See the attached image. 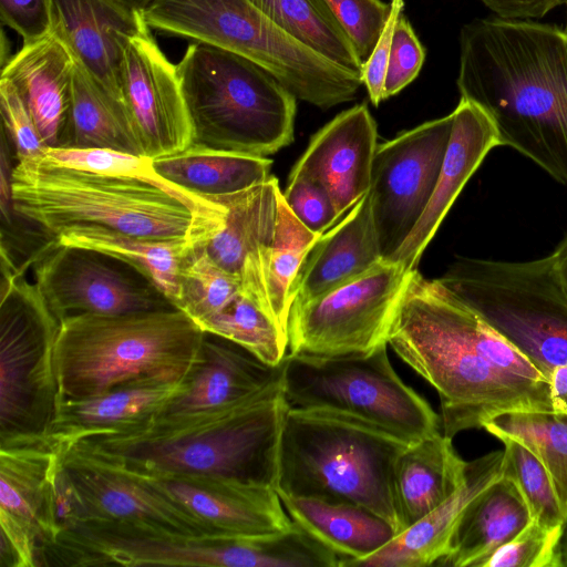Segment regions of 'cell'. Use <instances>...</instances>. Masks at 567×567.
I'll list each match as a JSON object with an SVG mask.
<instances>
[{
    "label": "cell",
    "mask_w": 567,
    "mask_h": 567,
    "mask_svg": "<svg viewBox=\"0 0 567 567\" xmlns=\"http://www.w3.org/2000/svg\"><path fill=\"white\" fill-rule=\"evenodd\" d=\"M388 344L436 390L447 437L481 429L503 412L556 409L537 368L437 279L416 269L409 275Z\"/></svg>",
    "instance_id": "1"
},
{
    "label": "cell",
    "mask_w": 567,
    "mask_h": 567,
    "mask_svg": "<svg viewBox=\"0 0 567 567\" xmlns=\"http://www.w3.org/2000/svg\"><path fill=\"white\" fill-rule=\"evenodd\" d=\"M456 85L489 116L499 146L567 187V31L529 20L474 19L460 32Z\"/></svg>",
    "instance_id": "2"
},
{
    "label": "cell",
    "mask_w": 567,
    "mask_h": 567,
    "mask_svg": "<svg viewBox=\"0 0 567 567\" xmlns=\"http://www.w3.org/2000/svg\"><path fill=\"white\" fill-rule=\"evenodd\" d=\"M11 193L16 212L55 237L66 228L100 226L196 245L225 213L207 215L146 181L70 167L44 154L16 163Z\"/></svg>",
    "instance_id": "3"
},
{
    "label": "cell",
    "mask_w": 567,
    "mask_h": 567,
    "mask_svg": "<svg viewBox=\"0 0 567 567\" xmlns=\"http://www.w3.org/2000/svg\"><path fill=\"white\" fill-rule=\"evenodd\" d=\"M287 411L280 391L217 417L147 423L66 444L128 468L210 476L277 491Z\"/></svg>",
    "instance_id": "4"
},
{
    "label": "cell",
    "mask_w": 567,
    "mask_h": 567,
    "mask_svg": "<svg viewBox=\"0 0 567 567\" xmlns=\"http://www.w3.org/2000/svg\"><path fill=\"white\" fill-rule=\"evenodd\" d=\"M204 338L177 308L68 318L53 349L56 404L124 385L182 383L200 358Z\"/></svg>",
    "instance_id": "5"
},
{
    "label": "cell",
    "mask_w": 567,
    "mask_h": 567,
    "mask_svg": "<svg viewBox=\"0 0 567 567\" xmlns=\"http://www.w3.org/2000/svg\"><path fill=\"white\" fill-rule=\"evenodd\" d=\"M406 446L350 417L288 408L280 437L277 493L362 506L398 529L392 472Z\"/></svg>",
    "instance_id": "6"
},
{
    "label": "cell",
    "mask_w": 567,
    "mask_h": 567,
    "mask_svg": "<svg viewBox=\"0 0 567 567\" xmlns=\"http://www.w3.org/2000/svg\"><path fill=\"white\" fill-rule=\"evenodd\" d=\"M176 66L190 144L266 157L293 141L297 97L256 62L196 42Z\"/></svg>",
    "instance_id": "7"
},
{
    "label": "cell",
    "mask_w": 567,
    "mask_h": 567,
    "mask_svg": "<svg viewBox=\"0 0 567 567\" xmlns=\"http://www.w3.org/2000/svg\"><path fill=\"white\" fill-rule=\"evenodd\" d=\"M437 280L546 380L567 367V293L553 254L528 261L457 257Z\"/></svg>",
    "instance_id": "8"
},
{
    "label": "cell",
    "mask_w": 567,
    "mask_h": 567,
    "mask_svg": "<svg viewBox=\"0 0 567 567\" xmlns=\"http://www.w3.org/2000/svg\"><path fill=\"white\" fill-rule=\"evenodd\" d=\"M282 393L289 409L350 417L406 445L440 433L439 415L394 371L388 343L363 354L287 353Z\"/></svg>",
    "instance_id": "9"
},
{
    "label": "cell",
    "mask_w": 567,
    "mask_h": 567,
    "mask_svg": "<svg viewBox=\"0 0 567 567\" xmlns=\"http://www.w3.org/2000/svg\"><path fill=\"white\" fill-rule=\"evenodd\" d=\"M296 558L287 533L202 537L142 523L89 520L60 529L42 550L41 566L289 567Z\"/></svg>",
    "instance_id": "10"
},
{
    "label": "cell",
    "mask_w": 567,
    "mask_h": 567,
    "mask_svg": "<svg viewBox=\"0 0 567 567\" xmlns=\"http://www.w3.org/2000/svg\"><path fill=\"white\" fill-rule=\"evenodd\" d=\"M148 28L240 54L270 72L297 100L315 106L339 87L343 72L282 31L251 0H154Z\"/></svg>",
    "instance_id": "11"
},
{
    "label": "cell",
    "mask_w": 567,
    "mask_h": 567,
    "mask_svg": "<svg viewBox=\"0 0 567 567\" xmlns=\"http://www.w3.org/2000/svg\"><path fill=\"white\" fill-rule=\"evenodd\" d=\"M0 445L45 437L58 389L53 349L60 328L37 284L0 286Z\"/></svg>",
    "instance_id": "12"
},
{
    "label": "cell",
    "mask_w": 567,
    "mask_h": 567,
    "mask_svg": "<svg viewBox=\"0 0 567 567\" xmlns=\"http://www.w3.org/2000/svg\"><path fill=\"white\" fill-rule=\"evenodd\" d=\"M411 271L399 262L382 259L353 281L310 300L292 302L287 353L363 354L388 343L389 329Z\"/></svg>",
    "instance_id": "13"
},
{
    "label": "cell",
    "mask_w": 567,
    "mask_h": 567,
    "mask_svg": "<svg viewBox=\"0 0 567 567\" xmlns=\"http://www.w3.org/2000/svg\"><path fill=\"white\" fill-rule=\"evenodd\" d=\"M55 509L60 529L89 520L134 522L219 537L183 508L114 464L74 445L55 444ZM225 538V537H220Z\"/></svg>",
    "instance_id": "14"
},
{
    "label": "cell",
    "mask_w": 567,
    "mask_h": 567,
    "mask_svg": "<svg viewBox=\"0 0 567 567\" xmlns=\"http://www.w3.org/2000/svg\"><path fill=\"white\" fill-rule=\"evenodd\" d=\"M33 267L35 284L59 322L176 308L142 271L100 250L55 243Z\"/></svg>",
    "instance_id": "15"
},
{
    "label": "cell",
    "mask_w": 567,
    "mask_h": 567,
    "mask_svg": "<svg viewBox=\"0 0 567 567\" xmlns=\"http://www.w3.org/2000/svg\"><path fill=\"white\" fill-rule=\"evenodd\" d=\"M453 114L378 144L368 194L381 252L389 259L424 213L450 142Z\"/></svg>",
    "instance_id": "16"
},
{
    "label": "cell",
    "mask_w": 567,
    "mask_h": 567,
    "mask_svg": "<svg viewBox=\"0 0 567 567\" xmlns=\"http://www.w3.org/2000/svg\"><path fill=\"white\" fill-rule=\"evenodd\" d=\"M58 447L47 437L0 445V566L38 567L58 535Z\"/></svg>",
    "instance_id": "17"
},
{
    "label": "cell",
    "mask_w": 567,
    "mask_h": 567,
    "mask_svg": "<svg viewBox=\"0 0 567 567\" xmlns=\"http://www.w3.org/2000/svg\"><path fill=\"white\" fill-rule=\"evenodd\" d=\"M284 360L268 364L243 347L205 332L198 362L183 389L150 423H183L225 415L282 391Z\"/></svg>",
    "instance_id": "18"
},
{
    "label": "cell",
    "mask_w": 567,
    "mask_h": 567,
    "mask_svg": "<svg viewBox=\"0 0 567 567\" xmlns=\"http://www.w3.org/2000/svg\"><path fill=\"white\" fill-rule=\"evenodd\" d=\"M112 464L183 508L219 537L277 534L293 524L274 488L210 476L147 472Z\"/></svg>",
    "instance_id": "19"
},
{
    "label": "cell",
    "mask_w": 567,
    "mask_h": 567,
    "mask_svg": "<svg viewBox=\"0 0 567 567\" xmlns=\"http://www.w3.org/2000/svg\"><path fill=\"white\" fill-rule=\"evenodd\" d=\"M121 89L145 157L169 155L190 145L192 124L177 66L150 30L127 41Z\"/></svg>",
    "instance_id": "20"
},
{
    "label": "cell",
    "mask_w": 567,
    "mask_h": 567,
    "mask_svg": "<svg viewBox=\"0 0 567 567\" xmlns=\"http://www.w3.org/2000/svg\"><path fill=\"white\" fill-rule=\"evenodd\" d=\"M377 138V124L368 106L357 104L311 137L289 177L320 184L342 217L369 189Z\"/></svg>",
    "instance_id": "21"
},
{
    "label": "cell",
    "mask_w": 567,
    "mask_h": 567,
    "mask_svg": "<svg viewBox=\"0 0 567 567\" xmlns=\"http://www.w3.org/2000/svg\"><path fill=\"white\" fill-rule=\"evenodd\" d=\"M275 176L241 192L210 199L225 206L219 226L202 243L220 267L240 278L241 291L271 312L264 276V257L276 228L278 196Z\"/></svg>",
    "instance_id": "22"
},
{
    "label": "cell",
    "mask_w": 567,
    "mask_h": 567,
    "mask_svg": "<svg viewBox=\"0 0 567 567\" xmlns=\"http://www.w3.org/2000/svg\"><path fill=\"white\" fill-rule=\"evenodd\" d=\"M51 32L74 61L123 99L121 71L127 41L148 31L142 13L114 0H52ZM124 100V99H123Z\"/></svg>",
    "instance_id": "23"
},
{
    "label": "cell",
    "mask_w": 567,
    "mask_h": 567,
    "mask_svg": "<svg viewBox=\"0 0 567 567\" xmlns=\"http://www.w3.org/2000/svg\"><path fill=\"white\" fill-rule=\"evenodd\" d=\"M452 114L450 142L430 202L408 238L389 258L409 271L416 269L424 249L471 176L491 150L499 146L496 128L480 106L461 97Z\"/></svg>",
    "instance_id": "24"
},
{
    "label": "cell",
    "mask_w": 567,
    "mask_h": 567,
    "mask_svg": "<svg viewBox=\"0 0 567 567\" xmlns=\"http://www.w3.org/2000/svg\"><path fill=\"white\" fill-rule=\"evenodd\" d=\"M75 61L52 32L22 48L3 64L1 78L17 89L47 148L61 147L66 131Z\"/></svg>",
    "instance_id": "25"
},
{
    "label": "cell",
    "mask_w": 567,
    "mask_h": 567,
    "mask_svg": "<svg viewBox=\"0 0 567 567\" xmlns=\"http://www.w3.org/2000/svg\"><path fill=\"white\" fill-rule=\"evenodd\" d=\"M382 259L367 192L346 217L317 239L297 277L292 302L310 300L353 281Z\"/></svg>",
    "instance_id": "26"
},
{
    "label": "cell",
    "mask_w": 567,
    "mask_h": 567,
    "mask_svg": "<svg viewBox=\"0 0 567 567\" xmlns=\"http://www.w3.org/2000/svg\"><path fill=\"white\" fill-rule=\"evenodd\" d=\"M504 451L466 462L462 485L421 520L394 536L378 551L359 560L361 567H424L446 554L454 527L468 503L503 475Z\"/></svg>",
    "instance_id": "27"
},
{
    "label": "cell",
    "mask_w": 567,
    "mask_h": 567,
    "mask_svg": "<svg viewBox=\"0 0 567 567\" xmlns=\"http://www.w3.org/2000/svg\"><path fill=\"white\" fill-rule=\"evenodd\" d=\"M184 383L131 384L89 399L60 401L45 437L62 444L137 430L150 423Z\"/></svg>",
    "instance_id": "28"
},
{
    "label": "cell",
    "mask_w": 567,
    "mask_h": 567,
    "mask_svg": "<svg viewBox=\"0 0 567 567\" xmlns=\"http://www.w3.org/2000/svg\"><path fill=\"white\" fill-rule=\"evenodd\" d=\"M466 462L452 439L437 433L406 446L392 472V499L398 534L440 506L462 485ZM396 534V535H398Z\"/></svg>",
    "instance_id": "29"
},
{
    "label": "cell",
    "mask_w": 567,
    "mask_h": 567,
    "mask_svg": "<svg viewBox=\"0 0 567 567\" xmlns=\"http://www.w3.org/2000/svg\"><path fill=\"white\" fill-rule=\"evenodd\" d=\"M532 515L516 484L501 476L464 508L451 535L445 556L436 564L483 567L488 557L516 537Z\"/></svg>",
    "instance_id": "30"
},
{
    "label": "cell",
    "mask_w": 567,
    "mask_h": 567,
    "mask_svg": "<svg viewBox=\"0 0 567 567\" xmlns=\"http://www.w3.org/2000/svg\"><path fill=\"white\" fill-rule=\"evenodd\" d=\"M278 495L291 520L332 550L341 566H354L396 536L390 522L365 507Z\"/></svg>",
    "instance_id": "31"
},
{
    "label": "cell",
    "mask_w": 567,
    "mask_h": 567,
    "mask_svg": "<svg viewBox=\"0 0 567 567\" xmlns=\"http://www.w3.org/2000/svg\"><path fill=\"white\" fill-rule=\"evenodd\" d=\"M152 159L155 172L175 186L207 200L231 195L268 179L272 161L264 156L190 144Z\"/></svg>",
    "instance_id": "32"
},
{
    "label": "cell",
    "mask_w": 567,
    "mask_h": 567,
    "mask_svg": "<svg viewBox=\"0 0 567 567\" xmlns=\"http://www.w3.org/2000/svg\"><path fill=\"white\" fill-rule=\"evenodd\" d=\"M60 148H107L144 156L124 100L76 62L69 122Z\"/></svg>",
    "instance_id": "33"
},
{
    "label": "cell",
    "mask_w": 567,
    "mask_h": 567,
    "mask_svg": "<svg viewBox=\"0 0 567 567\" xmlns=\"http://www.w3.org/2000/svg\"><path fill=\"white\" fill-rule=\"evenodd\" d=\"M58 245L78 246L115 256L142 271L174 303L183 259L195 245L189 240L151 239L100 226L62 230Z\"/></svg>",
    "instance_id": "34"
},
{
    "label": "cell",
    "mask_w": 567,
    "mask_h": 567,
    "mask_svg": "<svg viewBox=\"0 0 567 567\" xmlns=\"http://www.w3.org/2000/svg\"><path fill=\"white\" fill-rule=\"evenodd\" d=\"M282 31L331 63L362 76L350 37L327 0H251Z\"/></svg>",
    "instance_id": "35"
},
{
    "label": "cell",
    "mask_w": 567,
    "mask_h": 567,
    "mask_svg": "<svg viewBox=\"0 0 567 567\" xmlns=\"http://www.w3.org/2000/svg\"><path fill=\"white\" fill-rule=\"evenodd\" d=\"M319 237L320 234L293 215L280 192L275 234L264 257L262 276L270 310L286 336L297 277Z\"/></svg>",
    "instance_id": "36"
},
{
    "label": "cell",
    "mask_w": 567,
    "mask_h": 567,
    "mask_svg": "<svg viewBox=\"0 0 567 567\" xmlns=\"http://www.w3.org/2000/svg\"><path fill=\"white\" fill-rule=\"evenodd\" d=\"M483 429L529 449L548 471L567 512V408L507 411L492 416Z\"/></svg>",
    "instance_id": "37"
},
{
    "label": "cell",
    "mask_w": 567,
    "mask_h": 567,
    "mask_svg": "<svg viewBox=\"0 0 567 567\" xmlns=\"http://www.w3.org/2000/svg\"><path fill=\"white\" fill-rule=\"evenodd\" d=\"M198 326L237 343L268 364L278 365L287 355V336L274 317L243 291Z\"/></svg>",
    "instance_id": "38"
},
{
    "label": "cell",
    "mask_w": 567,
    "mask_h": 567,
    "mask_svg": "<svg viewBox=\"0 0 567 567\" xmlns=\"http://www.w3.org/2000/svg\"><path fill=\"white\" fill-rule=\"evenodd\" d=\"M241 292L240 278L194 245L181 265L174 306L197 324L219 312Z\"/></svg>",
    "instance_id": "39"
},
{
    "label": "cell",
    "mask_w": 567,
    "mask_h": 567,
    "mask_svg": "<svg viewBox=\"0 0 567 567\" xmlns=\"http://www.w3.org/2000/svg\"><path fill=\"white\" fill-rule=\"evenodd\" d=\"M44 155L60 164L95 173L130 176L155 184L178 196L195 209L207 215H219L225 207L190 194L161 177L152 159L107 148H47Z\"/></svg>",
    "instance_id": "40"
},
{
    "label": "cell",
    "mask_w": 567,
    "mask_h": 567,
    "mask_svg": "<svg viewBox=\"0 0 567 567\" xmlns=\"http://www.w3.org/2000/svg\"><path fill=\"white\" fill-rule=\"evenodd\" d=\"M499 440L504 444L503 476L516 484L532 519L547 528L565 527L567 512L544 464L520 442L506 436Z\"/></svg>",
    "instance_id": "41"
},
{
    "label": "cell",
    "mask_w": 567,
    "mask_h": 567,
    "mask_svg": "<svg viewBox=\"0 0 567 567\" xmlns=\"http://www.w3.org/2000/svg\"><path fill=\"white\" fill-rule=\"evenodd\" d=\"M564 527L547 528L532 522L512 540L494 551L483 567H558V547Z\"/></svg>",
    "instance_id": "42"
},
{
    "label": "cell",
    "mask_w": 567,
    "mask_h": 567,
    "mask_svg": "<svg viewBox=\"0 0 567 567\" xmlns=\"http://www.w3.org/2000/svg\"><path fill=\"white\" fill-rule=\"evenodd\" d=\"M350 37L361 61L371 55L390 14L382 0H327Z\"/></svg>",
    "instance_id": "43"
},
{
    "label": "cell",
    "mask_w": 567,
    "mask_h": 567,
    "mask_svg": "<svg viewBox=\"0 0 567 567\" xmlns=\"http://www.w3.org/2000/svg\"><path fill=\"white\" fill-rule=\"evenodd\" d=\"M1 131L14 151L17 162L42 156L47 146L14 85L0 76Z\"/></svg>",
    "instance_id": "44"
},
{
    "label": "cell",
    "mask_w": 567,
    "mask_h": 567,
    "mask_svg": "<svg viewBox=\"0 0 567 567\" xmlns=\"http://www.w3.org/2000/svg\"><path fill=\"white\" fill-rule=\"evenodd\" d=\"M425 59V50L410 21L402 12L395 23L386 75L384 100L398 94L419 75Z\"/></svg>",
    "instance_id": "45"
},
{
    "label": "cell",
    "mask_w": 567,
    "mask_h": 567,
    "mask_svg": "<svg viewBox=\"0 0 567 567\" xmlns=\"http://www.w3.org/2000/svg\"><path fill=\"white\" fill-rule=\"evenodd\" d=\"M282 196L293 215L313 233L322 235L340 218L328 192L311 179L289 177Z\"/></svg>",
    "instance_id": "46"
},
{
    "label": "cell",
    "mask_w": 567,
    "mask_h": 567,
    "mask_svg": "<svg viewBox=\"0 0 567 567\" xmlns=\"http://www.w3.org/2000/svg\"><path fill=\"white\" fill-rule=\"evenodd\" d=\"M52 0H0L2 24L14 30L23 43H31L51 33Z\"/></svg>",
    "instance_id": "47"
},
{
    "label": "cell",
    "mask_w": 567,
    "mask_h": 567,
    "mask_svg": "<svg viewBox=\"0 0 567 567\" xmlns=\"http://www.w3.org/2000/svg\"><path fill=\"white\" fill-rule=\"evenodd\" d=\"M404 0H390V14L384 29L371 55L363 63L362 84L373 105L378 106L384 100V81L390 56L391 41L399 16L404 10Z\"/></svg>",
    "instance_id": "48"
},
{
    "label": "cell",
    "mask_w": 567,
    "mask_h": 567,
    "mask_svg": "<svg viewBox=\"0 0 567 567\" xmlns=\"http://www.w3.org/2000/svg\"><path fill=\"white\" fill-rule=\"evenodd\" d=\"M496 17L527 20L542 18L566 0H481Z\"/></svg>",
    "instance_id": "49"
},
{
    "label": "cell",
    "mask_w": 567,
    "mask_h": 567,
    "mask_svg": "<svg viewBox=\"0 0 567 567\" xmlns=\"http://www.w3.org/2000/svg\"><path fill=\"white\" fill-rule=\"evenodd\" d=\"M553 256L558 277L567 293V235L557 245L553 251Z\"/></svg>",
    "instance_id": "50"
},
{
    "label": "cell",
    "mask_w": 567,
    "mask_h": 567,
    "mask_svg": "<svg viewBox=\"0 0 567 567\" xmlns=\"http://www.w3.org/2000/svg\"><path fill=\"white\" fill-rule=\"evenodd\" d=\"M117 3L143 13L145 9L154 1V0H114Z\"/></svg>",
    "instance_id": "51"
},
{
    "label": "cell",
    "mask_w": 567,
    "mask_h": 567,
    "mask_svg": "<svg viewBox=\"0 0 567 567\" xmlns=\"http://www.w3.org/2000/svg\"><path fill=\"white\" fill-rule=\"evenodd\" d=\"M566 550H567V519H566L564 532H563V535H561V538H560V543H559V547H558V553L559 551H566Z\"/></svg>",
    "instance_id": "52"
},
{
    "label": "cell",
    "mask_w": 567,
    "mask_h": 567,
    "mask_svg": "<svg viewBox=\"0 0 567 567\" xmlns=\"http://www.w3.org/2000/svg\"><path fill=\"white\" fill-rule=\"evenodd\" d=\"M558 567H567V550L558 553Z\"/></svg>",
    "instance_id": "53"
}]
</instances>
